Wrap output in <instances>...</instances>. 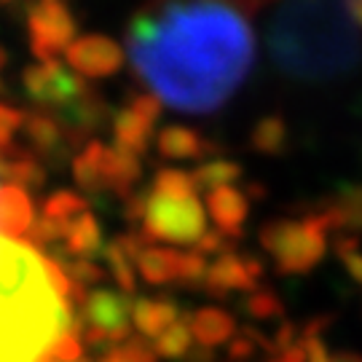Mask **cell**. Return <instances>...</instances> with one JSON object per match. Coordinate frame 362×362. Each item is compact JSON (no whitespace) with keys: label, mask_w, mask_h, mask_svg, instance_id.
Returning <instances> with one entry per match:
<instances>
[{"label":"cell","mask_w":362,"mask_h":362,"mask_svg":"<svg viewBox=\"0 0 362 362\" xmlns=\"http://www.w3.org/2000/svg\"><path fill=\"white\" fill-rule=\"evenodd\" d=\"M266 38L276 67L298 81H333L362 57L360 16L349 0H272Z\"/></svg>","instance_id":"3957f363"},{"label":"cell","mask_w":362,"mask_h":362,"mask_svg":"<svg viewBox=\"0 0 362 362\" xmlns=\"http://www.w3.org/2000/svg\"><path fill=\"white\" fill-rule=\"evenodd\" d=\"M327 228H344V231H362V188H346L336 194L327 207L320 212Z\"/></svg>","instance_id":"e0dca14e"},{"label":"cell","mask_w":362,"mask_h":362,"mask_svg":"<svg viewBox=\"0 0 362 362\" xmlns=\"http://www.w3.org/2000/svg\"><path fill=\"white\" fill-rule=\"evenodd\" d=\"M255 145H258L263 153H274L285 145V127L276 121V118H269L263 121L255 132Z\"/></svg>","instance_id":"d4e9b609"},{"label":"cell","mask_w":362,"mask_h":362,"mask_svg":"<svg viewBox=\"0 0 362 362\" xmlns=\"http://www.w3.org/2000/svg\"><path fill=\"white\" fill-rule=\"evenodd\" d=\"M27 35L40 62H52L59 52H67L78 38L67 0H33L27 8Z\"/></svg>","instance_id":"52a82bcc"},{"label":"cell","mask_w":362,"mask_h":362,"mask_svg":"<svg viewBox=\"0 0 362 362\" xmlns=\"http://www.w3.org/2000/svg\"><path fill=\"white\" fill-rule=\"evenodd\" d=\"M258 0H153L134 16L127 52L158 103L209 113L231 100L255 57Z\"/></svg>","instance_id":"6da1fadb"},{"label":"cell","mask_w":362,"mask_h":362,"mask_svg":"<svg viewBox=\"0 0 362 362\" xmlns=\"http://www.w3.org/2000/svg\"><path fill=\"white\" fill-rule=\"evenodd\" d=\"M156 357L158 354H156L153 346H148L143 341H129L124 346L110 349L100 362H156Z\"/></svg>","instance_id":"cb8c5ba5"},{"label":"cell","mask_w":362,"mask_h":362,"mask_svg":"<svg viewBox=\"0 0 362 362\" xmlns=\"http://www.w3.org/2000/svg\"><path fill=\"white\" fill-rule=\"evenodd\" d=\"M65 57L70 62V70L81 78L113 76L124 62L121 46L105 35H81L73 40V46L65 52Z\"/></svg>","instance_id":"8fae6325"},{"label":"cell","mask_w":362,"mask_h":362,"mask_svg":"<svg viewBox=\"0 0 362 362\" xmlns=\"http://www.w3.org/2000/svg\"><path fill=\"white\" fill-rule=\"evenodd\" d=\"M27 94L43 107H57L59 113L76 110L83 100H89V91L83 86V78L73 73L70 67H62L57 59L38 62L25 70Z\"/></svg>","instance_id":"ba28073f"},{"label":"cell","mask_w":362,"mask_h":362,"mask_svg":"<svg viewBox=\"0 0 362 362\" xmlns=\"http://www.w3.org/2000/svg\"><path fill=\"white\" fill-rule=\"evenodd\" d=\"M191 330H194V341H199L204 349H215L223 346L226 341H231L236 322H233L231 314H226L223 309L207 306V309H199L196 314L188 317Z\"/></svg>","instance_id":"2e32d148"},{"label":"cell","mask_w":362,"mask_h":362,"mask_svg":"<svg viewBox=\"0 0 362 362\" xmlns=\"http://www.w3.org/2000/svg\"><path fill=\"white\" fill-rule=\"evenodd\" d=\"M351 3V8L357 11V16H360V22H362V0H349Z\"/></svg>","instance_id":"f1b7e54d"},{"label":"cell","mask_w":362,"mask_h":362,"mask_svg":"<svg viewBox=\"0 0 362 362\" xmlns=\"http://www.w3.org/2000/svg\"><path fill=\"white\" fill-rule=\"evenodd\" d=\"M0 3H13V0H0Z\"/></svg>","instance_id":"f546056e"},{"label":"cell","mask_w":362,"mask_h":362,"mask_svg":"<svg viewBox=\"0 0 362 362\" xmlns=\"http://www.w3.org/2000/svg\"><path fill=\"white\" fill-rule=\"evenodd\" d=\"M143 223V233L164 245H199L207 233V209L202 207L194 175L164 169L156 175L151 191L137 196L129 207Z\"/></svg>","instance_id":"277c9868"},{"label":"cell","mask_w":362,"mask_h":362,"mask_svg":"<svg viewBox=\"0 0 362 362\" xmlns=\"http://www.w3.org/2000/svg\"><path fill=\"white\" fill-rule=\"evenodd\" d=\"M182 255L185 252L169 250V247H143V252L137 258V272L143 274V279H148L151 285L180 282Z\"/></svg>","instance_id":"5bb4252c"},{"label":"cell","mask_w":362,"mask_h":362,"mask_svg":"<svg viewBox=\"0 0 362 362\" xmlns=\"http://www.w3.org/2000/svg\"><path fill=\"white\" fill-rule=\"evenodd\" d=\"M260 276V263L252 258L220 255L207 272L204 287L212 296H228L233 290H252Z\"/></svg>","instance_id":"7c38bea8"},{"label":"cell","mask_w":362,"mask_h":362,"mask_svg":"<svg viewBox=\"0 0 362 362\" xmlns=\"http://www.w3.org/2000/svg\"><path fill=\"white\" fill-rule=\"evenodd\" d=\"M180 320V311L169 300H153V298H140L132 306V325L140 330L145 338H158L167 327Z\"/></svg>","instance_id":"9a60e30c"},{"label":"cell","mask_w":362,"mask_h":362,"mask_svg":"<svg viewBox=\"0 0 362 362\" xmlns=\"http://www.w3.org/2000/svg\"><path fill=\"white\" fill-rule=\"evenodd\" d=\"M156 132H158V100H153L151 94L134 97L129 105H124L118 110L116 121H113L116 148L124 153L137 156V158L145 153V148L153 140Z\"/></svg>","instance_id":"30bf717a"},{"label":"cell","mask_w":362,"mask_h":362,"mask_svg":"<svg viewBox=\"0 0 362 362\" xmlns=\"http://www.w3.org/2000/svg\"><path fill=\"white\" fill-rule=\"evenodd\" d=\"M239 177V167L233 161H226V158H215V161H207L204 167H199V172L194 175L199 191H218V188H226V185H233V180Z\"/></svg>","instance_id":"44dd1931"},{"label":"cell","mask_w":362,"mask_h":362,"mask_svg":"<svg viewBox=\"0 0 362 362\" xmlns=\"http://www.w3.org/2000/svg\"><path fill=\"white\" fill-rule=\"evenodd\" d=\"M76 180L91 194L97 191H118L127 194L140 180V158L132 153L94 143L76 158Z\"/></svg>","instance_id":"8992f818"},{"label":"cell","mask_w":362,"mask_h":362,"mask_svg":"<svg viewBox=\"0 0 362 362\" xmlns=\"http://www.w3.org/2000/svg\"><path fill=\"white\" fill-rule=\"evenodd\" d=\"M338 255L344 260V266H346V272L351 274V279L362 285V252L357 250V242L354 239H344L341 245H338Z\"/></svg>","instance_id":"4316f807"},{"label":"cell","mask_w":362,"mask_h":362,"mask_svg":"<svg viewBox=\"0 0 362 362\" xmlns=\"http://www.w3.org/2000/svg\"><path fill=\"white\" fill-rule=\"evenodd\" d=\"M247 311H250L255 320H269V317L282 311V303H279V298L272 296V293H255V296L247 298Z\"/></svg>","instance_id":"484cf974"},{"label":"cell","mask_w":362,"mask_h":362,"mask_svg":"<svg viewBox=\"0 0 362 362\" xmlns=\"http://www.w3.org/2000/svg\"><path fill=\"white\" fill-rule=\"evenodd\" d=\"M65 245L70 250V255H76L81 260H89L100 247H103V233H100V226L97 220L91 218L89 212L81 215L76 220V226L67 231L65 236Z\"/></svg>","instance_id":"d6986e66"},{"label":"cell","mask_w":362,"mask_h":362,"mask_svg":"<svg viewBox=\"0 0 362 362\" xmlns=\"http://www.w3.org/2000/svg\"><path fill=\"white\" fill-rule=\"evenodd\" d=\"M25 132H27V137H30V143L35 145L38 151H43V153H52L54 148L59 145V137H62L59 124H57L52 116H43V113L27 116Z\"/></svg>","instance_id":"7402d4cb"},{"label":"cell","mask_w":362,"mask_h":362,"mask_svg":"<svg viewBox=\"0 0 362 362\" xmlns=\"http://www.w3.org/2000/svg\"><path fill=\"white\" fill-rule=\"evenodd\" d=\"M158 151L167 158H196L204 153V140L191 129H180V127H169V129L158 132L156 137Z\"/></svg>","instance_id":"ac0fdd59"},{"label":"cell","mask_w":362,"mask_h":362,"mask_svg":"<svg viewBox=\"0 0 362 362\" xmlns=\"http://www.w3.org/2000/svg\"><path fill=\"white\" fill-rule=\"evenodd\" d=\"M156 354L158 357H167V360H180L188 357L194 351V330L188 320H177V322L167 327L161 336L156 338Z\"/></svg>","instance_id":"ffe728a7"},{"label":"cell","mask_w":362,"mask_h":362,"mask_svg":"<svg viewBox=\"0 0 362 362\" xmlns=\"http://www.w3.org/2000/svg\"><path fill=\"white\" fill-rule=\"evenodd\" d=\"M105 255H107V263H110V272L116 274V282L121 285V290H127V293H132L134 290V272H137V263H134V258H132L129 252L121 247V242H116V245H110L107 250H105Z\"/></svg>","instance_id":"603a6c76"},{"label":"cell","mask_w":362,"mask_h":362,"mask_svg":"<svg viewBox=\"0 0 362 362\" xmlns=\"http://www.w3.org/2000/svg\"><path fill=\"white\" fill-rule=\"evenodd\" d=\"M132 303L127 296L113 290H94L83 303V327L94 344H110L116 349L118 341L129 336Z\"/></svg>","instance_id":"9c48e42d"},{"label":"cell","mask_w":362,"mask_h":362,"mask_svg":"<svg viewBox=\"0 0 362 362\" xmlns=\"http://www.w3.org/2000/svg\"><path fill=\"white\" fill-rule=\"evenodd\" d=\"M76 282L30 236L0 233V362H73Z\"/></svg>","instance_id":"7a4b0ae2"},{"label":"cell","mask_w":362,"mask_h":362,"mask_svg":"<svg viewBox=\"0 0 362 362\" xmlns=\"http://www.w3.org/2000/svg\"><path fill=\"white\" fill-rule=\"evenodd\" d=\"M207 209L223 236H239L245 228L250 204H247V196L242 191H236L233 185H226L218 191H209Z\"/></svg>","instance_id":"4fadbf2b"},{"label":"cell","mask_w":362,"mask_h":362,"mask_svg":"<svg viewBox=\"0 0 362 362\" xmlns=\"http://www.w3.org/2000/svg\"><path fill=\"white\" fill-rule=\"evenodd\" d=\"M327 223L320 215L300 220H274L260 231L263 250L285 274H303L314 269L327 252Z\"/></svg>","instance_id":"5b68a950"},{"label":"cell","mask_w":362,"mask_h":362,"mask_svg":"<svg viewBox=\"0 0 362 362\" xmlns=\"http://www.w3.org/2000/svg\"><path fill=\"white\" fill-rule=\"evenodd\" d=\"M333 362H362L360 354H349V351H344V354H336Z\"/></svg>","instance_id":"83f0119b"}]
</instances>
